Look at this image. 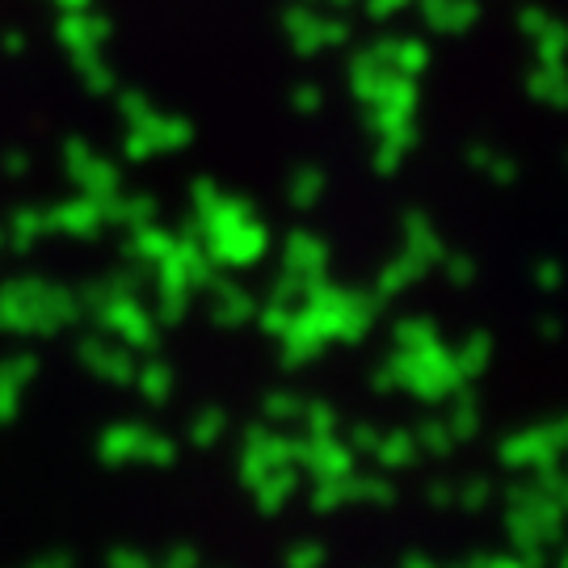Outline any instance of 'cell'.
I'll return each mask as SVG.
<instances>
[]
</instances>
